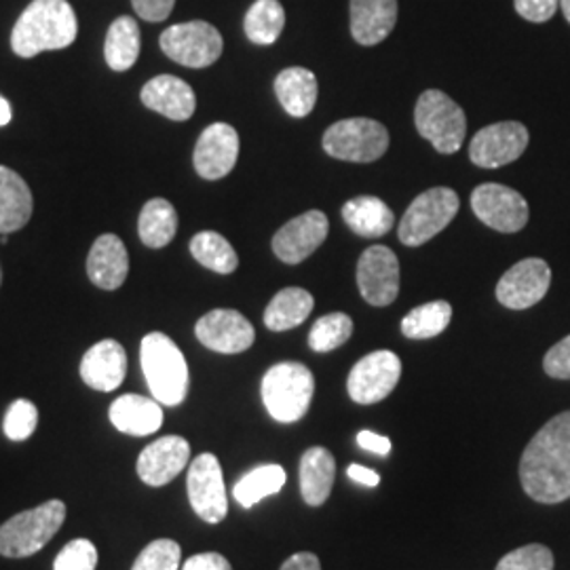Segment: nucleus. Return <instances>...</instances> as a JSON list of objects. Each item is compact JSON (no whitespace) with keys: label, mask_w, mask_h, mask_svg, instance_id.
<instances>
[{"label":"nucleus","mask_w":570,"mask_h":570,"mask_svg":"<svg viewBox=\"0 0 570 570\" xmlns=\"http://www.w3.org/2000/svg\"><path fill=\"white\" fill-rule=\"evenodd\" d=\"M285 487V469L282 465H258V468L247 471L242 475L233 489V497L237 499V503L252 510L254 505H258L266 497H273L277 492H282Z\"/></svg>","instance_id":"obj_32"},{"label":"nucleus","mask_w":570,"mask_h":570,"mask_svg":"<svg viewBox=\"0 0 570 570\" xmlns=\"http://www.w3.org/2000/svg\"><path fill=\"white\" fill-rule=\"evenodd\" d=\"M471 207L484 225L499 233H518L529 223L527 199L503 184H482L471 193Z\"/></svg>","instance_id":"obj_12"},{"label":"nucleus","mask_w":570,"mask_h":570,"mask_svg":"<svg viewBox=\"0 0 570 570\" xmlns=\"http://www.w3.org/2000/svg\"><path fill=\"white\" fill-rule=\"evenodd\" d=\"M136 13L146 21H164L171 16L176 0H131Z\"/></svg>","instance_id":"obj_43"},{"label":"nucleus","mask_w":570,"mask_h":570,"mask_svg":"<svg viewBox=\"0 0 570 570\" xmlns=\"http://www.w3.org/2000/svg\"><path fill=\"white\" fill-rule=\"evenodd\" d=\"M66 520V503L51 499L35 510L9 518L0 527V556L28 558L41 551L61 529Z\"/></svg>","instance_id":"obj_5"},{"label":"nucleus","mask_w":570,"mask_h":570,"mask_svg":"<svg viewBox=\"0 0 570 570\" xmlns=\"http://www.w3.org/2000/svg\"><path fill=\"white\" fill-rule=\"evenodd\" d=\"M239 157V134L228 122H214L199 136L193 164L205 180H220L233 171Z\"/></svg>","instance_id":"obj_18"},{"label":"nucleus","mask_w":570,"mask_h":570,"mask_svg":"<svg viewBox=\"0 0 570 570\" xmlns=\"http://www.w3.org/2000/svg\"><path fill=\"white\" fill-rule=\"evenodd\" d=\"M389 148V131L383 122L372 119H345L327 127L324 150L330 157L351 164H372Z\"/></svg>","instance_id":"obj_8"},{"label":"nucleus","mask_w":570,"mask_h":570,"mask_svg":"<svg viewBox=\"0 0 570 570\" xmlns=\"http://www.w3.org/2000/svg\"><path fill=\"white\" fill-rule=\"evenodd\" d=\"M263 402L277 423H296L305 416L315 393L313 372L298 362L268 367L263 379Z\"/></svg>","instance_id":"obj_4"},{"label":"nucleus","mask_w":570,"mask_h":570,"mask_svg":"<svg viewBox=\"0 0 570 570\" xmlns=\"http://www.w3.org/2000/svg\"><path fill=\"white\" fill-rule=\"evenodd\" d=\"M87 275L100 289H119L129 275V256L121 237L106 233L91 245L87 256Z\"/></svg>","instance_id":"obj_22"},{"label":"nucleus","mask_w":570,"mask_h":570,"mask_svg":"<svg viewBox=\"0 0 570 570\" xmlns=\"http://www.w3.org/2000/svg\"><path fill=\"white\" fill-rule=\"evenodd\" d=\"M301 492L306 505L320 508L324 505L334 487L336 478V461L330 450L324 446H313L306 450L301 459Z\"/></svg>","instance_id":"obj_26"},{"label":"nucleus","mask_w":570,"mask_h":570,"mask_svg":"<svg viewBox=\"0 0 570 570\" xmlns=\"http://www.w3.org/2000/svg\"><path fill=\"white\" fill-rule=\"evenodd\" d=\"M140 98L146 108L164 115L171 121H188L197 108L193 87L171 75H161L146 82Z\"/></svg>","instance_id":"obj_21"},{"label":"nucleus","mask_w":570,"mask_h":570,"mask_svg":"<svg viewBox=\"0 0 570 570\" xmlns=\"http://www.w3.org/2000/svg\"><path fill=\"white\" fill-rule=\"evenodd\" d=\"M110 423L127 435H153L164 425V407L155 397L127 393L112 402Z\"/></svg>","instance_id":"obj_24"},{"label":"nucleus","mask_w":570,"mask_h":570,"mask_svg":"<svg viewBox=\"0 0 570 570\" xmlns=\"http://www.w3.org/2000/svg\"><path fill=\"white\" fill-rule=\"evenodd\" d=\"M279 570H322V562L315 553L301 551V553H294L292 558H287L284 567Z\"/></svg>","instance_id":"obj_46"},{"label":"nucleus","mask_w":570,"mask_h":570,"mask_svg":"<svg viewBox=\"0 0 570 570\" xmlns=\"http://www.w3.org/2000/svg\"><path fill=\"white\" fill-rule=\"evenodd\" d=\"M397 21V0H351V35L360 45L385 41Z\"/></svg>","instance_id":"obj_23"},{"label":"nucleus","mask_w":570,"mask_h":570,"mask_svg":"<svg viewBox=\"0 0 570 570\" xmlns=\"http://www.w3.org/2000/svg\"><path fill=\"white\" fill-rule=\"evenodd\" d=\"M127 374V353L121 343L106 338L91 346L81 362V379L87 387L110 393L119 389Z\"/></svg>","instance_id":"obj_20"},{"label":"nucleus","mask_w":570,"mask_h":570,"mask_svg":"<svg viewBox=\"0 0 570 570\" xmlns=\"http://www.w3.org/2000/svg\"><path fill=\"white\" fill-rule=\"evenodd\" d=\"M315 306L313 296L303 287H285L273 296L265 311V326L273 332H285L305 324Z\"/></svg>","instance_id":"obj_29"},{"label":"nucleus","mask_w":570,"mask_h":570,"mask_svg":"<svg viewBox=\"0 0 570 570\" xmlns=\"http://www.w3.org/2000/svg\"><path fill=\"white\" fill-rule=\"evenodd\" d=\"M183 550L171 539H157L144 548L131 570H180Z\"/></svg>","instance_id":"obj_37"},{"label":"nucleus","mask_w":570,"mask_h":570,"mask_svg":"<svg viewBox=\"0 0 570 570\" xmlns=\"http://www.w3.org/2000/svg\"><path fill=\"white\" fill-rule=\"evenodd\" d=\"M459 205V195L446 186L429 188L421 193L410 204L400 223V242L410 247L428 244L429 239L440 235L454 220Z\"/></svg>","instance_id":"obj_7"},{"label":"nucleus","mask_w":570,"mask_h":570,"mask_svg":"<svg viewBox=\"0 0 570 570\" xmlns=\"http://www.w3.org/2000/svg\"><path fill=\"white\" fill-rule=\"evenodd\" d=\"M357 285L367 305L389 306L400 294V263L385 245H372L357 263Z\"/></svg>","instance_id":"obj_14"},{"label":"nucleus","mask_w":570,"mask_h":570,"mask_svg":"<svg viewBox=\"0 0 570 570\" xmlns=\"http://www.w3.org/2000/svg\"><path fill=\"white\" fill-rule=\"evenodd\" d=\"M346 475L353 480V482H360L362 487L367 489H374L381 484V475L374 471V469L364 468V465H348L346 469Z\"/></svg>","instance_id":"obj_47"},{"label":"nucleus","mask_w":570,"mask_h":570,"mask_svg":"<svg viewBox=\"0 0 570 570\" xmlns=\"http://www.w3.org/2000/svg\"><path fill=\"white\" fill-rule=\"evenodd\" d=\"M183 570H233L230 562L226 560L223 553L216 551H205V553H195L184 562Z\"/></svg>","instance_id":"obj_44"},{"label":"nucleus","mask_w":570,"mask_h":570,"mask_svg":"<svg viewBox=\"0 0 570 570\" xmlns=\"http://www.w3.org/2000/svg\"><path fill=\"white\" fill-rule=\"evenodd\" d=\"M104 58L106 63L125 72L140 58V26L134 18L121 16L110 23L106 42H104Z\"/></svg>","instance_id":"obj_30"},{"label":"nucleus","mask_w":570,"mask_h":570,"mask_svg":"<svg viewBox=\"0 0 570 570\" xmlns=\"http://www.w3.org/2000/svg\"><path fill=\"white\" fill-rule=\"evenodd\" d=\"M402 379V360L393 351H374L351 367L346 391L357 404H379L393 393Z\"/></svg>","instance_id":"obj_10"},{"label":"nucleus","mask_w":570,"mask_h":570,"mask_svg":"<svg viewBox=\"0 0 570 570\" xmlns=\"http://www.w3.org/2000/svg\"><path fill=\"white\" fill-rule=\"evenodd\" d=\"M414 122L419 134L442 155L456 153L465 142L468 117L444 91L428 89L421 94L414 108Z\"/></svg>","instance_id":"obj_6"},{"label":"nucleus","mask_w":570,"mask_h":570,"mask_svg":"<svg viewBox=\"0 0 570 570\" xmlns=\"http://www.w3.org/2000/svg\"><path fill=\"white\" fill-rule=\"evenodd\" d=\"M560 7H562V13H564V18L570 23V0H560Z\"/></svg>","instance_id":"obj_49"},{"label":"nucleus","mask_w":570,"mask_h":570,"mask_svg":"<svg viewBox=\"0 0 570 570\" xmlns=\"http://www.w3.org/2000/svg\"><path fill=\"white\" fill-rule=\"evenodd\" d=\"M353 334V320L346 313H330L320 317L308 332V346L317 353H327L345 345Z\"/></svg>","instance_id":"obj_36"},{"label":"nucleus","mask_w":570,"mask_h":570,"mask_svg":"<svg viewBox=\"0 0 570 570\" xmlns=\"http://www.w3.org/2000/svg\"><path fill=\"white\" fill-rule=\"evenodd\" d=\"M140 362L153 397L161 406H180L188 393V364L178 345L164 332H150L142 338Z\"/></svg>","instance_id":"obj_3"},{"label":"nucleus","mask_w":570,"mask_h":570,"mask_svg":"<svg viewBox=\"0 0 570 570\" xmlns=\"http://www.w3.org/2000/svg\"><path fill=\"white\" fill-rule=\"evenodd\" d=\"M357 446L366 450V452H374L379 456H387L393 444L385 435H379V433H372V431H360L357 433Z\"/></svg>","instance_id":"obj_45"},{"label":"nucleus","mask_w":570,"mask_h":570,"mask_svg":"<svg viewBox=\"0 0 570 570\" xmlns=\"http://www.w3.org/2000/svg\"><path fill=\"white\" fill-rule=\"evenodd\" d=\"M285 11L279 0H256L245 13V37L256 45H273L282 37Z\"/></svg>","instance_id":"obj_34"},{"label":"nucleus","mask_w":570,"mask_h":570,"mask_svg":"<svg viewBox=\"0 0 570 570\" xmlns=\"http://www.w3.org/2000/svg\"><path fill=\"white\" fill-rule=\"evenodd\" d=\"M497 570H553V553L546 546L530 543L503 556Z\"/></svg>","instance_id":"obj_39"},{"label":"nucleus","mask_w":570,"mask_h":570,"mask_svg":"<svg viewBox=\"0 0 570 570\" xmlns=\"http://www.w3.org/2000/svg\"><path fill=\"white\" fill-rule=\"evenodd\" d=\"M550 284V265L541 258H524L501 277L497 301L511 311H524L546 298Z\"/></svg>","instance_id":"obj_15"},{"label":"nucleus","mask_w":570,"mask_h":570,"mask_svg":"<svg viewBox=\"0 0 570 570\" xmlns=\"http://www.w3.org/2000/svg\"><path fill=\"white\" fill-rule=\"evenodd\" d=\"M327 230L330 223L326 214L320 209H308L277 230L273 237V252L285 265H298L326 242Z\"/></svg>","instance_id":"obj_16"},{"label":"nucleus","mask_w":570,"mask_h":570,"mask_svg":"<svg viewBox=\"0 0 570 570\" xmlns=\"http://www.w3.org/2000/svg\"><path fill=\"white\" fill-rule=\"evenodd\" d=\"M39 425V410L30 400H16L2 421V431L11 442L28 440Z\"/></svg>","instance_id":"obj_38"},{"label":"nucleus","mask_w":570,"mask_h":570,"mask_svg":"<svg viewBox=\"0 0 570 570\" xmlns=\"http://www.w3.org/2000/svg\"><path fill=\"white\" fill-rule=\"evenodd\" d=\"M452 306L446 301H433L416 306L402 320V332L412 341H425L442 334L450 326Z\"/></svg>","instance_id":"obj_35"},{"label":"nucleus","mask_w":570,"mask_h":570,"mask_svg":"<svg viewBox=\"0 0 570 570\" xmlns=\"http://www.w3.org/2000/svg\"><path fill=\"white\" fill-rule=\"evenodd\" d=\"M186 490L193 510L207 524H218L225 520L228 513L225 475L220 461L214 454L204 452L190 463Z\"/></svg>","instance_id":"obj_11"},{"label":"nucleus","mask_w":570,"mask_h":570,"mask_svg":"<svg viewBox=\"0 0 570 570\" xmlns=\"http://www.w3.org/2000/svg\"><path fill=\"white\" fill-rule=\"evenodd\" d=\"M195 334L202 345L209 351L235 355L244 353L256 341L254 326L245 320L239 311L233 308H214L205 313L197 322Z\"/></svg>","instance_id":"obj_17"},{"label":"nucleus","mask_w":570,"mask_h":570,"mask_svg":"<svg viewBox=\"0 0 570 570\" xmlns=\"http://www.w3.org/2000/svg\"><path fill=\"white\" fill-rule=\"evenodd\" d=\"M11 117H13V112H11V104L7 102V100L0 96V127L9 125V122H11Z\"/></svg>","instance_id":"obj_48"},{"label":"nucleus","mask_w":570,"mask_h":570,"mask_svg":"<svg viewBox=\"0 0 570 570\" xmlns=\"http://www.w3.org/2000/svg\"><path fill=\"white\" fill-rule=\"evenodd\" d=\"M161 49L169 60L186 68H207L223 56V35L207 21H186L167 28Z\"/></svg>","instance_id":"obj_9"},{"label":"nucleus","mask_w":570,"mask_h":570,"mask_svg":"<svg viewBox=\"0 0 570 570\" xmlns=\"http://www.w3.org/2000/svg\"><path fill=\"white\" fill-rule=\"evenodd\" d=\"M79 32L77 13L68 0H32L11 32V47L20 58L70 47Z\"/></svg>","instance_id":"obj_2"},{"label":"nucleus","mask_w":570,"mask_h":570,"mask_svg":"<svg viewBox=\"0 0 570 570\" xmlns=\"http://www.w3.org/2000/svg\"><path fill=\"white\" fill-rule=\"evenodd\" d=\"M546 374L558 381H570V334L551 346L543 360Z\"/></svg>","instance_id":"obj_41"},{"label":"nucleus","mask_w":570,"mask_h":570,"mask_svg":"<svg viewBox=\"0 0 570 570\" xmlns=\"http://www.w3.org/2000/svg\"><path fill=\"white\" fill-rule=\"evenodd\" d=\"M513 4L524 20L543 23L556 16L560 0H513Z\"/></svg>","instance_id":"obj_42"},{"label":"nucleus","mask_w":570,"mask_h":570,"mask_svg":"<svg viewBox=\"0 0 570 570\" xmlns=\"http://www.w3.org/2000/svg\"><path fill=\"white\" fill-rule=\"evenodd\" d=\"M188 461L190 444L180 435H164L142 450L136 469L146 487L161 489L183 473Z\"/></svg>","instance_id":"obj_19"},{"label":"nucleus","mask_w":570,"mask_h":570,"mask_svg":"<svg viewBox=\"0 0 570 570\" xmlns=\"http://www.w3.org/2000/svg\"><path fill=\"white\" fill-rule=\"evenodd\" d=\"M98 550L89 539H75L58 553L53 570H96Z\"/></svg>","instance_id":"obj_40"},{"label":"nucleus","mask_w":570,"mask_h":570,"mask_svg":"<svg viewBox=\"0 0 570 570\" xmlns=\"http://www.w3.org/2000/svg\"><path fill=\"white\" fill-rule=\"evenodd\" d=\"M529 140V129L522 122H494L473 136L469 157L478 167L497 169L518 161L524 155Z\"/></svg>","instance_id":"obj_13"},{"label":"nucleus","mask_w":570,"mask_h":570,"mask_svg":"<svg viewBox=\"0 0 570 570\" xmlns=\"http://www.w3.org/2000/svg\"><path fill=\"white\" fill-rule=\"evenodd\" d=\"M178 230V212L167 199H150L144 205L138 220V235L144 245L159 249L174 242Z\"/></svg>","instance_id":"obj_31"},{"label":"nucleus","mask_w":570,"mask_h":570,"mask_svg":"<svg viewBox=\"0 0 570 570\" xmlns=\"http://www.w3.org/2000/svg\"><path fill=\"white\" fill-rule=\"evenodd\" d=\"M0 285H2V266H0Z\"/></svg>","instance_id":"obj_50"},{"label":"nucleus","mask_w":570,"mask_h":570,"mask_svg":"<svg viewBox=\"0 0 570 570\" xmlns=\"http://www.w3.org/2000/svg\"><path fill=\"white\" fill-rule=\"evenodd\" d=\"M343 220L346 226L357 233L360 237L376 239L387 235L393 228V212L383 199L379 197H355L343 205Z\"/></svg>","instance_id":"obj_28"},{"label":"nucleus","mask_w":570,"mask_h":570,"mask_svg":"<svg viewBox=\"0 0 570 570\" xmlns=\"http://www.w3.org/2000/svg\"><path fill=\"white\" fill-rule=\"evenodd\" d=\"M275 94L287 115L303 119L313 112V108L317 104L320 87H317V79L311 70L294 66V68H285L284 72H279V77L275 79Z\"/></svg>","instance_id":"obj_27"},{"label":"nucleus","mask_w":570,"mask_h":570,"mask_svg":"<svg viewBox=\"0 0 570 570\" xmlns=\"http://www.w3.org/2000/svg\"><path fill=\"white\" fill-rule=\"evenodd\" d=\"M190 254L199 265L218 273V275H230L239 266V256L233 249V245L226 242L225 237L216 230H204L197 233L190 239Z\"/></svg>","instance_id":"obj_33"},{"label":"nucleus","mask_w":570,"mask_h":570,"mask_svg":"<svg viewBox=\"0 0 570 570\" xmlns=\"http://www.w3.org/2000/svg\"><path fill=\"white\" fill-rule=\"evenodd\" d=\"M522 489L537 503L570 499V410L537 431L520 461Z\"/></svg>","instance_id":"obj_1"},{"label":"nucleus","mask_w":570,"mask_h":570,"mask_svg":"<svg viewBox=\"0 0 570 570\" xmlns=\"http://www.w3.org/2000/svg\"><path fill=\"white\" fill-rule=\"evenodd\" d=\"M32 190L18 171L0 165V235L18 233L30 223Z\"/></svg>","instance_id":"obj_25"}]
</instances>
